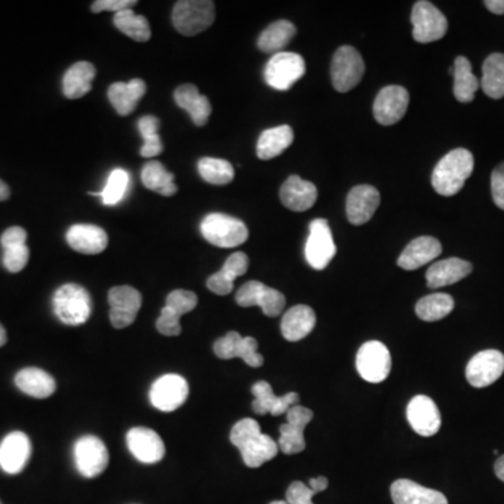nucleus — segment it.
<instances>
[{
  "label": "nucleus",
  "mask_w": 504,
  "mask_h": 504,
  "mask_svg": "<svg viewBox=\"0 0 504 504\" xmlns=\"http://www.w3.org/2000/svg\"><path fill=\"white\" fill-rule=\"evenodd\" d=\"M336 254L333 233L325 218H315L310 225L307 243H305V259L314 269L323 271L333 261Z\"/></svg>",
  "instance_id": "9d476101"
},
{
  "label": "nucleus",
  "mask_w": 504,
  "mask_h": 504,
  "mask_svg": "<svg viewBox=\"0 0 504 504\" xmlns=\"http://www.w3.org/2000/svg\"><path fill=\"white\" fill-rule=\"evenodd\" d=\"M295 35L296 25L287 20H279L262 31L258 38V48L262 53L282 51L289 45Z\"/></svg>",
  "instance_id": "e433bc0d"
},
{
  "label": "nucleus",
  "mask_w": 504,
  "mask_h": 504,
  "mask_svg": "<svg viewBox=\"0 0 504 504\" xmlns=\"http://www.w3.org/2000/svg\"><path fill=\"white\" fill-rule=\"evenodd\" d=\"M198 305V296L189 290H174L166 298V307L182 317L184 314L191 313Z\"/></svg>",
  "instance_id": "a18cd8bd"
},
{
  "label": "nucleus",
  "mask_w": 504,
  "mask_h": 504,
  "mask_svg": "<svg viewBox=\"0 0 504 504\" xmlns=\"http://www.w3.org/2000/svg\"><path fill=\"white\" fill-rule=\"evenodd\" d=\"M393 504H449L446 496L409 480H398L391 485Z\"/></svg>",
  "instance_id": "a878e982"
},
{
  "label": "nucleus",
  "mask_w": 504,
  "mask_h": 504,
  "mask_svg": "<svg viewBox=\"0 0 504 504\" xmlns=\"http://www.w3.org/2000/svg\"><path fill=\"white\" fill-rule=\"evenodd\" d=\"M305 73V62L295 53H277L267 62L265 81L276 90L286 92Z\"/></svg>",
  "instance_id": "6e6552de"
},
{
  "label": "nucleus",
  "mask_w": 504,
  "mask_h": 504,
  "mask_svg": "<svg viewBox=\"0 0 504 504\" xmlns=\"http://www.w3.org/2000/svg\"><path fill=\"white\" fill-rule=\"evenodd\" d=\"M441 251H443V247L437 238L429 237V236L415 238L403 249L398 258V267H402L405 271H415L423 265L434 261Z\"/></svg>",
  "instance_id": "393cba45"
},
{
  "label": "nucleus",
  "mask_w": 504,
  "mask_h": 504,
  "mask_svg": "<svg viewBox=\"0 0 504 504\" xmlns=\"http://www.w3.org/2000/svg\"><path fill=\"white\" fill-rule=\"evenodd\" d=\"M138 2L135 0H97L92 5V12H122L125 9H131L135 6Z\"/></svg>",
  "instance_id": "8fccbe9b"
},
{
  "label": "nucleus",
  "mask_w": 504,
  "mask_h": 504,
  "mask_svg": "<svg viewBox=\"0 0 504 504\" xmlns=\"http://www.w3.org/2000/svg\"><path fill=\"white\" fill-rule=\"evenodd\" d=\"M200 177L213 185H228L234 179V169L228 160L203 157L198 163Z\"/></svg>",
  "instance_id": "a19ab883"
},
{
  "label": "nucleus",
  "mask_w": 504,
  "mask_h": 504,
  "mask_svg": "<svg viewBox=\"0 0 504 504\" xmlns=\"http://www.w3.org/2000/svg\"><path fill=\"white\" fill-rule=\"evenodd\" d=\"M141 181L150 191L159 192L163 197H172L179 188L174 182V174L167 171L160 161H150L141 170Z\"/></svg>",
  "instance_id": "4c0bfd02"
},
{
  "label": "nucleus",
  "mask_w": 504,
  "mask_h": 504,
  "mask_svg": "<svg viewBox=\"0 0 504 504\" xmlns=\"http://www.w3.org/2000/svg\"><path fill=\"white\" fill-rule=\"evenodd\" d=\"M482 86L486 96L493 100L504 97V55L492 53L483 62Z\"/></svg>",
  "instance_id": "c9c22d12"
},
{
  "label": "nucleus",
  "mask_w": 504,
  "mask_h": 504,
  "mask_svg": "<svg viewBox=\"0 0 504 504\" xmlns=\"http://www.w3.org/2000/svg\"><path fill=\"white\" fill-rule=\"evenodd\" d=\"M406 418H408L411 428L419 436H434L441 428L439 408H437L436 402L426 395H418L411 400L406 408Z\"/></svg>",
  "instance_id": "6ab92c4d"
},
{
  "label": "nucleus",
  "mask_w": 504,
  "mask_h": 504,
  "mask_svg": "<svg viewBox=\"0 0 504 504\" xmlns=\"http://www.w3.org/2000/svg\"><path fill=\"white\" fill-rule=\"evenodd\" d=\"M269 504H289V503H287L286 500H276V501H272V503Z\"/></svg>",
  "instance_id": "bf43d9fd"
},
{
  "label": "nucleus",
  "mask_w": 504,
  "mask_h": 504,
  "mask_svg": "<svg viewBox=\"0 0 504 504\" xmlns=\"http://www.w3.org/2000/svg\"><path fill=\"white\" fill-rule=\"evenodd\" d=\"M213 351L220 359L240 357L251 367H261L264 364V357L258 352V341L251 336L243 338L236 331H231L228 335L218 339L213 344Z\"/></svg>",
  "instance_id": "dca6fc26"
},
{
  "label": "nucleus",
  "mask_w": 504,
  "mask_h": 504,
  "mask_svg": "<svg viewBox=\"0 0 504 504\" xmlns=\"http://www.w3.org/2000/svg\"><path fill=\"white\" fill-rule=\"evenodd\" d=\"M6 342H7L6 329H5L4 325L0 324V348H2V346H5V344H6Z\"/></svg>",
  "instance_id": "13d9d810"
},
{
  "label": "nucleus",
  "mask_w": 504,
  "mask_h": 504,
  "mask_svg": "<svg viewBox=\"0 0 504 504\" xmlns=\"http://www.w3.org/2000/svg\"><path fill=\"white\" fill-rule=\"evenodd\" d=\"M215 4L209 0H181L172 10V24L184 35H197L215 22Z\"/></svg>",
  "instance_id": "39448f33"
},
{
  "label": "nucleus",
  "mask_w": 504,
  "mask_h": 504,
  "mask_svg": "<svg viewBox=\"0 0 504 504\" xmlns=\"http://www.w3.org/2000/svg\"><path fill=\"white\" fill-rule=\"evenodd\" d=\"M0 504H2V503H0Z\"/></svg>",
  "instance_id": "052dcab7"
},
{
  "label": "nucleus",
  "mask_w": 504,
  "mask_h": 504,
  "mask_svg": "<svg viewBox=\"0 0 504 504\" xmlns=\"http://www.w3.org/2000/svg\"><path fill=\"white\" fill-rule=\"evenodd\" d=\"M74 464L84 478H96L104 472L110 461L107 447L96 436H83L74 444Z\"/></svg>",
  "instance_id": "9b49d317"
},
{
  "label": "nucleus",
  "mask_w": 504,
  "mask_h": 504,
  "mask_svg": "<svg viewBox=\"0 0 504 504\" xmlns=\"http://www.w3.org/2000/svg\"><path fill=\"white\" fill-rule=\"evenodd\" d=\"M454 96L460 102H474L475 94L480 87L478 77L472 73L470 62L465 56L455 59L454 68Z\"/></svg>",
  "instance_id": "f704fd0d"
},
{
  "label": "nucleus",
  "mask_w": 504,
  "mask_h": 504,
  "mask_svg": "<svg viewBox=\"0 0 504 504\" xmlns=\"http://www.w3.org/2000/svg\"><path fill=\"white\" fill-rule=\"evenodd\" d=\"M248 257H247L244 252H234V254L228 257V261L225 262L220 272H222L228 279H230L231 282H234L237 277L246 275V272L248 271Z\"/></svg>",
  "instance_id": "de8ad7c7"
},
{
  "label": "nucleus",
  "mask_w": 504,
  "mask_h": 504,
  "mask_svg": "<svg viewBox=\"0 0 504 504\" xmlns=\"http://www.w3.org/2000/svg\"><path fill=\"white\" fill-rule=\"evenodd\" d=\"M10 197V189L7 187L6 182L2 181L0 179V200H6L9 199Z\"/></svg>",
  "instance_id": "4d7b16f0"
},
{
  "label": "nucleus",
  "mask_w": 504,
  "mask_h": 504,
  "mask_svg": "<svg viewBox=\"0 0 504 504\" xmlns=\"http://www.w3.org/2000/svg\"><path fill=\"white\" fill-rule=\"evenodd\" d=\"M393 360L387 346L382 342L370 341L357 352L356 369L366 382L378 384L390 375Z\"/></svg>",
  "instance_id": "1a4fd4ad"
},
{
  "label": "nucleus",
  "mask_w": 504,
  "mask_h": 504,
  "mask_svg": "<svg viewBox=\"0 0 504 504\" xmlns=\"http://www.w3.org/2000/svg\"><path fill=\"white\" fill-rule=\"evenodd\" d=\"M328 488V480L325 477L315 478L310 480V486L303 482H293L286 492V501L289 504H314L313 498L317 493L324 492Z\"/></svg>",
  "instance_id": "c03bdc74"
},
{
  "label": "nucleus",
  "mask_w": 504,
  "mask_h": 504,
  "mask_svg": "<svg viewBox=\"0 0 504 504\" xmlns=\"http://www.w3.org/2000/svg\"><path fill=\"white\" fill-rule=\"evenodd\" d=\"M146 83L141 79H132L128 83L117 82L108 89V99L118 114L126 117L136 110L139 100L145 96Z\"/></svg>",
  "instance_id": "2f4dec72"
},
{
  "label": "nucleus",
  "mask_w": 504,
  "mask_h": 504,
  "mask_svg": "<svg viewBox=\"0 0 504 504\" xmlns=\"http://www.w3.org/2000/svg\"><path fill=\"white\" fill-rule=\"evenodd\" d=\"M485 6L495 15H504V0H486Z\"/></svg>",
  "instance_id": "5fc2aeb1"
},
{
  "label": "nucleus",
  "mask_w": 504,
  "mask_h": 504,
  "mask_svg": "<svg viewBox=\"0 0 504 504\" xmlns=\"http://www.w3.org/2000/svg\"><path fill=\"white\" fill-rule=\"evenodd\" d=\"M295 133L289 125L276 126L272 130L264 131L258 139L257 154L261 160H271L290 148Z\"/></svg>",
  "instance_id": "72a5a7b5"
},
{
  "label": "nucleus",
  "mask_w": 504,
  "mask_h": 504,
  "mask_svg": "<svg viewBox=\"0 0 504 504\" xmlns=\"http://www.w3.org/2000/svg\"><path fill=\"white\" fill-rule=\"evenodd\" d=\"M94 77L96 68L90 62H77L63 76V94L71 100L82 99L92 90Z\"/></svg>",
  "instance_id": "473e14b6"
},
{
  "label": "nucleus",
  "mask_w": 504,
  "mask_h": 504,
  "mask_svg": "<svg viewBox=\"0 0 504 504\" xmlns=\"http://www.w3.org/2000/svg\"><path fill=\"white\" fill-rule=\"evenodd\" d=\"M108 303L111 305L110 320L112 325L122 329L135 323L141 307V295L131 286L112 287L108 292Z\"/></svg>",
  "instance_id": "a211bd4d"
},
{
  "label": "nucleus",
  "mask_w": 504,
  "mask_h": 504,
  "mask_svg": "<svg viewBox=\"0 0 504 504\" xmlns=\"http://www.w3.org/2000/svg\"><path fill=\"white\" fill-rule=\"evenodd\" d=\"M53 311L61 323L82 325L92 315V297L84 287L68 283L53 295Z\"/></svg>",
  "instance_id": "7ed1b4c3"
},
{
  "label": "nucleus",
  "mask_w": 504,
  "mask_h": 504,
  "mask_svg": "<svg viewBox=\"0 0 504 504\" xmlns=\"http://www.w3.org/2000/svg\"><path fill=\"white\" fill-rule=\"evenodd\" d=\"M200 233L208 243L220 248H234L248 238L247 226L238 218L223 213H210L203 218Z\"/></svg>",
  "instance_id": "20e7f679"
},
{
  "label": "nucleus",
  "mask_w": 504,
  "mask_h": 504,
  "mask_svg": "<svg viewBox=\"0 0 504 504\" xmlns=\"http://www.w3.org/2000/svg\"><path fill=\"white\" fill-rule=\"evenodd\" d=\"M126 444L133 457L143 464H156L166 454L163 440L151 429H131L126 434Z\"/></svg>",
  "instance_id": "aec40b11"
},
{
  "label": "nucleus",
  "mask_w": 504,
  "mask_h": 504,
  "mask_svg": "<svg viewBox=\"0 0 504 504\" xmlns=\"http://www.w3.org/2000/svg\"><path fill=\"white\" fill-rule=\"evenodd\" d=\"M236 302L241 307L259 305L267 317H277L286 305V298L279 290L265 286L258 280H249L236 295Z\"/></svg>",
  "instance_id": "f8f14e48"
},
{
  "label": "nucleus",
  "mask_w": 504,
  "mask_h": 504,
  "mask_svg": "<svg viewBox=\"0 0 504 504\" xmlns=\"http://www.w3.org/2000/svg\"><path fill=\"white\" fill-rule=\"evenodd\" d=\"M188 395L189 385L187 380L179 374L161 375L153 383L149 393L151 405L161 412L176 411L187 401Z\"/></svg>",
  "instance_id": "4468645a"
},
{
  "label": "nucleus",
  "mask_w": 504,
  "mask_h": 504,
  "mask_svg": "<svg viewBox=\"0 0 504 504\" xmlns=\"http://www.w3.org/2000/svg\"><path fill=\"white\" fill-rule=\"evenodd\" d=\"M15 383L20 391L27 393L28 397L38 398V400H45L56 391V382L53 375L37 367L20 370L15 374Z\"/></svg>",
  "instance_id": "7c9ffc66"
},
{
  "label": "nucleus",
  "mask_w": 504,
  "mask_h": 504,
  "mask_svg": "<svg viewBox=\"0 0 504 504\" xmlns=\"http://www.w3.org/2000/svg\"><path fill=\"white\" fill-rule=\"evenodd\" d=\"M114 24L121 33L138 43H146L150 40L151 30L148 19L145 15H136L132 9L115 13Z\"/></svg>",
  "instance_id": "ea45409f"
},
{
  "label": "nucleus",
  "mask_w": 504,
  "mask_h": 504,
  "mask_svg": "<svg viewBox=\"0 0 504 504\" xmlns=\"http://www.w3.org/2000/svg\"><path fill=\"white\" fill-rule=\"evenodd\" d=\"M317 317L313 308L308 305H295L283 315L282 329L283 338L290 342H298L310 335L311 331L315 328Z\"/></svg>",
  "instance_id": "c85d7f7f"
},
{
  "label": "nucleus",
  "mask_w": 504,
  "mask_h": 504,
  "mask_svg": "<svg viewBox=\"0 0 504 504\" xmlns=\"http://www.w3.org/2000/svg\"><path fill=\"white\" fill-rule=\"evenodd\" d=\"M30 259V249L27 246L12 247L5 249L4 265L12 274L23 271Z\"/></svg>",
  "instance_id": "49530a36"
},
{
  "label": "nucleus",
  "mask_w": 504,
  "mask_h": 504,
  "mask_svg": "<svg viewBox=\"0 0 504 504\" xmlns=\"http://www.w3.org/2000/svg\"><path fill=\"white\" fill-rule=\"evenodd\" d=\"M495 474L501 482H504V455H500L495 462Z\"/></svg>",
  "instance_id": "6e6d98bb"
},
{
  "label": "nucleus",
  "mask_w": 504,
  "mask_h": 504,
  "mask_svg": "<svg viewBox=\"0 0 504 504\" xmlns=\"http://www.w3.org/2000/svg\"><path fill=\"white\" fill-rule=\"evenodd\" d=\"M380 192L372 185H357L352 188L346 200V213L349 222L354 226H362L369 222L380 205Z\"/></svg>",
  "instance_id": "5701e85b"
},
{
  "label": "nucleus",
  "mask_w": 504,
  "mask_h": 504,
  "mask_svg": "<svg viewBox=\"0 0 504 504\" xmlns=\"http://www.w3.org/2000/svg\"><path fill=\"white\" fill-rule=\"evenodd\" d=\"M503 373L504 354L495 349L475 354L465 370L468 383L475 388L489 387Z\"/></svg>",
  "instance_id": "2eb2a0df"
},
{
  "label": "nucleus",
  "mask_w": 504,
  "mask_h": 504,
  "mask_svg": "<svg viewBox=\"0 0 504 504\" xmlns=\"http://www.w3.org/2000/svg\"><path fill=\"white\" fill-rule=\"evenodd\" d=\"M492 197L496 207L504 210V163L492 172Z\"/></svg>",
  "instance_id": "3c124183"
},
{
  "label": "nucleus",
  "mask_w": 504,
  "mask_h": 504,
  "mask_svg": "<svg viewBox=\"0 0 504 504\" xmlns=\"http://www.w3.org/2000/svg\"><path fill=\"white\" fill-rule=\"evenodd\" d=\"M318 191L313 182L292 176L280 188V200L293 212H305L317 202Z\"/></svg>",
  "instance_id": "b1692460"
},
{
  "label": "nucleus",
  "mask_w": 504,
  "mask_h": 504,
  "mask_svg": "<svg viewBox=\"0 0 504 504\" xmlns=\"http://www.w3.org/2000/svg\"><path fill=\"white\" fill-rule=\"evenodd\" d=\"M470 272H472V265L464 259H443L429 267L426 272V282L431 289L450 286L467 277Z\"/></svg>",
  "instance_id": "cd10ccee"
},
{
  "label": "nucleus",
  "mask_w": 504,
  "mask_h": 504,
  "mask_svg": "<svg viewBox=\"0 0 504 504\" xmlns=\"http://www.w3.org/2000/svg\"><path fill=\"white\" fill-rule=\"evenodd\" d=\"M230 441L240 450L244 464L259 468L271 461L279 452V446L272 437L262 433L261 426L254 419H241L231 429Z\"/></svg>",
  "instance_id": "f257e3e1"
},
{
  "label": "nucleus",
  "mask_w": 504,
  "mask_h": 504,
  "mask_svg": "<svg viewBox=\"0 0 504 504\" xmlns=\"http://www.w3.org/2000/svg\"><path fill=\"white\" fill-rule=\"evenodd\" d=\"M252 393L256 397L252 402V411L261 416L267 413H271L272 416L283 415L300 402V395L297 393H289L283 397H276L271 384L267 382H258L252 385Z\"/></svg>",
  "instance_id": "4be33fe9"
},
{
  "label": "nucleus",
  "mask_w": 504,
  "mask_h": 504,
  "mask_svg": "<svg viewBox=\"0 0 504 504\" xmlns=\"http://www.w3.org/2000/svg\"><path fill=\"white\" fill-rule=\"evenodd\" d=\"M208 289L210 292L215 293V295L218 296H226L228 293H231L234 287V282H231L230 279L225 276L222 272L218 271L216 274H213L212 276L208 279L207 282Z\"/></svg>",
  "instance_id": "864d4df0"
},
{
  "label": "nucleus",
  "mask_w": 504,
  "mask_h": 504,
  "mask_svg": "<svg viewBox=\"0 0 504 504\" xmlns=\"http://www.w3.org/2000/svg\"><path fill=\"white\" fill-rule=\"evenodd\" d=\"M174 100L177 105L191 115L195 125H207L212 115V105L208 97L200 94L199 90L194 84H182L174 92Z\"/></svg>",
  "instance_id": "c756f323"
},
{
  "label": "nucleus",
  "mask_w": 504,
  "mask_h": 504,
  "mask_svg": "<svg viewBox=\"0 0 504 504\" xmlns=\"http://www.w3.org/2000/svg\"><path fill=\"white\" fill-rule=\"evenodd\" d=\"M409 105V92L402 86H387L375 97L373 114L382 125L390 126L400 122L406 114Z\"/></svg>",
  "instance_id": "f3484780"
},
{
  "label": "nucleus",
  "mask_w": 504,
  "mask_h": 504,
  "mask_svg": "<svg viewBox=\"0 0 504 504\" xmlns=\"http://www.w3.org/2000/svg\"><path fill=\"white\" fill-rule=\"evenodd\" d=\"M66 240L74 251L96 256L108 246V236L102 228L94 225H74L69 228Z\"/></svg>",
  "instance_id": "bb28decb"
},
{
  "label": "nucleus",
  "mask_w": 504,
  "mask_h": 504,
  "mask_svg": "<svg viewBox=\"0 0 504 504\" xmlns=\"http://www.w3.org/2000/svg\"><path fill=\"white\" fill-rule=\"evenodd\" d=\"M31 457V441L23 431L7 434L0 443V468L6 474H20Z\"/></svg>",
  "instance_id": "412c9836"
},
{
  "label": "nucleus",
  "mask_w": 504,
  "mask_h": 504,
  "mask_svg": "<svg viewBox=\"0 0 504 504\" xmlns=\"http://www.w3.org/2000/svg\"><path fill=\"white\" fill-rule=\"evenodd\" d=\"M364 62L354 46H341L331 65V79L336 92H348L363 79Z\"/></svg>",
  "instance_id": "423d86ee"
},
{
  "label": "nucleus",
  "mask_w": 504,
  "mask_h": 504,
  "mask_svg": "<svg viewBox=\"0 0 504 504\" xmlns=\"http://www.w3.org/2000/svg\"><path fill=\"white\" fill-rule=\"evenodd\" d=\"M130 185V176L122 169H115L108 177L107 184L102 192H92V197H102V203L107 207L118 205L125 197Z\"/></svg>",
  "instance_id": "37998d69"
},
{
  "label": "nucleus",
  "mask_w": 504,
  "mask_h": 504,
  "mask_svg": "<svg viewBox=\"0 0 504 504\" xmlns=\"http://www.w3.org/2000/svg\"><path fill=\"white\" fill-rule=\"evenodd\" d=\"M179 314L170 310L169 307H164L161 310L160 317L157 320L156 326L161 335L166 336H179L181 334V324H179Z\"/></svg>",
  "instance_id": "09e8293b"
},
{
  "label": "nucleus",
  "mask_w": 504,
  "mask_h": 504,
  "mask_svg": "<svg viewBox=\"0 0 504 504\" xmlns=\"http://www.w3.org/2000/svg\"><path fill=\"white\" fill-rule=\"evenodd\" d=\"M411 20L413 25V40L421 44L441 40L449 30L446 15L426 0L416 2Z\"/></svg>",
  "instance_id": "0eeeda50"
},
{
  "label": "nucleus",
  "mask_w": 504,
  "mask_h": 504,
  "mask_svg": "<svg viewBox=\"0 0 504 504\" xmlns=\"http://www.w3.org/2000/svg\"><path fill=\"white\" fill-rule=\"evenodd\" d=\"M452 310H454V298L446 293L426 296L416 305L418 317L426 323L443 320Z\"/></svg>",
  "instance_id": "58836bf2"
},
{
  "label": "nucleus",
  "mask_w": 504,
  "mask_h": 504,
  "mask_svg": "<svg viewBox=\"0 0 504 504\" xmlns=\"http://www.w3.org/2000/svg\"><path fill=\"white\" fill-rule=\"evenodd\" d=\"M159 126H160V122L151 115H146L139 120V132L143 138V146L141 149V157L150 159V157L159 156L163 151V143L159 136Z\"/></svg>",
  "instance_id": "79ce46f5"
},
{
  "label": "nucleus",
  "mask_w": 504,
  "mask_h": 504,
  "mask_svg": "<svg viewBox=\"0 0 504 504\" xmlns=\"http://www.w3.org/2000/svg\"><path fill=\"white\" fill-rule=\"evenodd\" d=\"M287 422L280 426L279 446L280 451L286 455H295L305 451V431L307 424L313 421L314 413L305 406L296 405L286 413Z\"/></svg>",
  "instance_id": "ddd939ff"
},
{
  "label": "nucleus",
  "mask_w": 504,
  "mask_h": 504,
  "mask_svg": "<svg viewBox=\"0 0 504 504\" xmlns=\"http://www.w3.org/2000/svg\"><path fill=\"white\" fill-rule=\"evenodd\" d=\"M474 156L467 149H455L434 167L431 185L437 194L454 197L474 171Z\"/></svg>",
  "instance_id": "f03ea898"
},
{
  "label": "nucleus",
  "mask_w": 504,
  "mask_h": 504,
  "mask_svg": "<svg viewBox=\"0 0 504 504\" xmlns=\"http://www.w3.org/2000/svg\"><path fill=\"white\" fill-rule=\"evenodd\" d=\"M25 241H27V233H25L24 228H7L4 234H2V238H0V243L5 249L12 248V247L25 246Z\"/></svg>",
  "instance_id": "603ef678"
}]
</instances>
